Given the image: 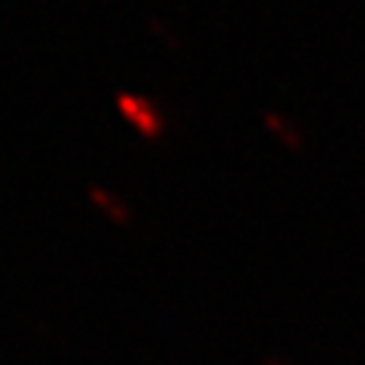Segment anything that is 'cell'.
Listing matches in <instances>:
<instances>
[{"instance_id": "cell-1", "label": "cell", "mask_w": 365, "mask_h": 365, "mask_svg": "<svg viewBox=\"0 0 365 365\" xmlns=\"http://www.w3.org/2000/svg\"><path fill=\"white\" fill-rule=\"evenodd\" d=\"M114 103H117V111L122 114V119L144 141H160L165 135L168 117H165V111L160 108L155 98L141 95V92H117Z\"/></svg>"}, {"instance_id": "cell-2", "label": "cell", "mask_w": 365, "mask_h": 365, "mask_svg": "<svg viewBox=\"0 0 365 365\" xmlns=\"http://www.w3.org/2000/svg\"><path fill=\"white\" fill-rule=\"evenodd\" d=\"M262 125L265 130L274 135L279 144L289 149V152H303L306 149V133L298 128L295 119H289L287 114H279V111H265L262 114Z\"/></svg>"}, {"instance_id": "cell-3", "label": "cell", "mask_w": 365, "mask_h": 365, "mask_svg": "<svg viewBox=\"0 0 365 365\" xmlns=\"http://www.w3.org/2000/svg\"><path fill=\"white\" fill-rule=\"evenodd\" d=\"M87 195H90L92 206L101 211L106 220H111L114 225H119V227H128V225H130L133 214H130V209H128V203L119 195H114L111 190H106L101 184H92L90 190H87Z\"/></svg>"}, {"instance_id": "cell-4", "label": "cell", "mask_w": 365, "mask_h": 365, "mask_svg": "<svg viewBox=\"0 0 365 365\" xmlns=\"http://www.w3.org/2000/svg\"><path fill=\"white\" fill-rule=\"evenodd\" d=\"M146 25H149V30H152V36H157L168 49H184V43H182V38H179V33H176V27H170L168 22H163L160 16H149Z\"/></svg>"}]
</instances>
